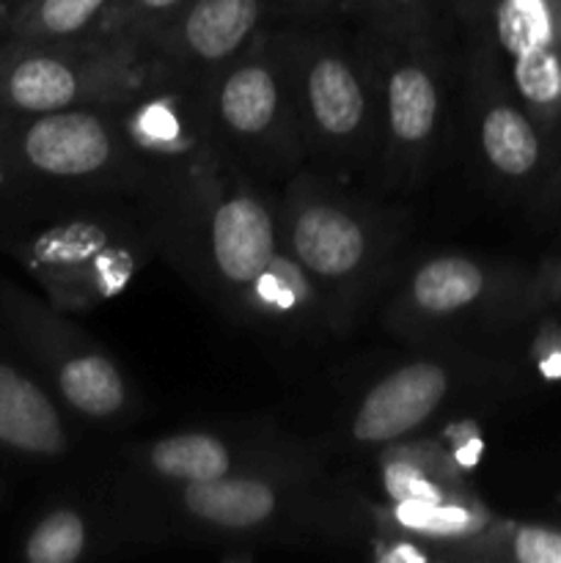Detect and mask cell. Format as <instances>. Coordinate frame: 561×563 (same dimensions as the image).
<instances>
[{
	"instance_id": "cell-14",
	"label": "cell",
	"mask_w": 561,
	"mask_h": 563,
	"mask_svg": "<svg viewBox=\"0 0 561 563\" xmlns=\"http://www.w3.org/2000/svg\"><path fill=\"white\" fill-rule=\"evenodd\" d=\"M482 154L490 168L509 179H522L539 165L542 143L537 126L512 102H495L484 110L479 124Z\"/></svg>"
},
{
	"instance_id": "cell-6",
	"label": "cell",
	"mask_w": 561,
	"mask_h": 563,
	"mask_svg": "<svg viewBox=\"0 0 561 563\" xmlns=\"http://www.w3.org/2000/svg\"><path fill=\"white\" fill-rule=\"evenodd\" d=\"M209 256L229 286L262 284L278 258V234L267 203L251 192L220 198L209 218Z\"/></svg>"
},
{
	"instance_id": "cell-10",
	"label": "cell",
	"mask_w": 561,
	"mask_h": 563,
	"mask_svg": "<svg viewBox=\"0 0 561 563\" xmlns=\"http://www.w3.org/2000/svg\"><path fill=\"white\" fill-rule=\"evenodd\" d=\"M440 82L424 60H396L383 80V113L388 143L413 159L432 146L440 124Z\"/></svg>"
},
{
	"instance_id": "cell-23",
	"label": "cell",
	"mask_w": 561,
	"mask_h": 563,
	"mask_svg": "<svg viewBox=\"0 0 561 563\" xmlns=\"http://www.w3.org/2000/svg\"><path fill=\"white\" fill-rule=\"evenodd\" d=\"M462 3H465V5H482V3H490V0H462Z\"/></svg>"
},
{
	"instance_id": "cell-11",
	"label": "cell",
	"mask_w": 561,
	"mask_h": 563,
	"mask_svg": "<svg viewBox=\"0 0 561 563\" xmlns=\"http://www.w3.org/2000/svg\"><path fill=\"white\" fill-rule=\"evenodd\" d=\"M215 110L220 126L240 141H262L278 130L284 91L273 66L258 58L231 66L215 93Z\"/></svg>"
},
{
	"instance_id": "cell-5",
	"label": "cell",
	"mask_w": 561,
	"mask_h": 563,
	"mask_svg": "<svg viewBox=\"0 0 561 563\" xmlns=\"http://www.w3.org/2000/svg\"><path fill=\"white\" fill-rule=\"evenodd\" d=\"M449 394V374L435 361H413L394 368L369 388L352 418V438L363 445H385L427 423Z\"/></svg>"
},
{
	"instance_id": "cell-15",
	"label": "cell",
	"mask_w": 561,
	"mask_h": 563,
	"mask_svg": "<svg viewBox=\"0 0 561 563\" xmlns=\"http://www.w3.org/2000/svg\"><path fill=\"white\" fill-rule=\"evenodd\" d=\"M116 0H28L9 22L3 38L36 44H72Z\"/></svg>"
},
{
	"instance_id": "cell-19",
	"label": "cell",
	"mask_w": 561,
	"mask_h": 563,
	"mask_svg": "<svg viewBox=\"0 0 561 563\" xmlns=\"http://www.w3.org/2000/svg\"><path fill=\"white\" fill-rule=\"evenodd\" d=\"M396 515L405 526L435 533H457L468 526L465 511L443 509L440 504H424V500H402Z\"/></svg>"
},
{
	"instance_id": "cell-22",
	"label": "cell",
	"mask_w": 561,
	"mask_h": 563,
	"mask_svg": "<svg viewBox=\"0 0 561 563\" xmlns=\"http://www.w3.org/2000/svg\"><path fill=\"white\" fill-rule=\"evenodd\" d=\"M372 9H377L385 16H399V20H416L427 14L432 0H366Z\"/></svg>"
},
{
	"instance_id": "cell-18",
	"label": "cell",
	"mask_w": 561,
	"mask_h": 563,
	"mask_svg": "<svg viewBox=\"0 0 561 563\" xmlns=\"http://www.w3.org/2000/svg\"><path fill=\"white\" fill-rule=\"evenodd\" d=\"M88 544L86 522L77 511L55 509L31 528L22 555L31 563H75Z\"/></svg>"
},
{
	"instance_id": "cell-9",
	"label": "cell",
	"mask_w": 561,
	"mask_h": 563,
	"mask_svg": "<svg viewBox=\"0 0 561 563\" xmlns=\"http://www.w3.org/2000/svg\"><path fill=\"white\" fill-rule=\"evenodd\" d=\"M0 449L50 460L66 451V429L53 396L11 357L0 355Z\"/></svg>"
},
{
	"instance_id": "cell-12",
	"label": "cell",
	"mask_w": 561,
	"mask_h": 563,
	"mask_svg": "<svg viewBox=\"0 0 561 563\" xmlns=\"http://www.w3.org/2000/svg\"><path fill=\"white\" fill-rule=\"evenodd\" d=\"M182 504L187 515L223 531H248L273 520L278 493L262 478L220 476L212 482L182 484Z\"/></svg>"
},
{
	"instance_id": "cell-17",
	"label": "cell",
	"mask_w": 561,
	"mask_h": 563,
	"mask_svg": "<svg viewBox=\"0 0 561 563\" xmlns=\"http://www.w3.org/2000/svg\"><path fill=\"white\" fill-rule=\"evenodd\" d=\"M148 465L168 482H212L231 473V451L215 434H170L148 449Z\"/></svg>"
},
{
	"instance_id": "cell-8",
	"label": "cell",
	"mask_w": 561,
	"mask_h": 563,
	"mask_svg": "<svg viewBox=\"0 0 561 563\" xmlns=\"http://www.w3.org/2000/svg\"><path fill=\"white\" fill-rule=\"evenodd\" d=\"M273 0H190L168 27L187 60L220 66L256 36Z\"/></svg>"
},
{
	"instance_id": "cell-1",
	"label": "cell",
	"mask_w": 561,
	"mask_h": 563,
	"mask_svg": "<svg viewBox=\"0 0 561 563\" xmlns=\"http://www.w3.org/2000/svg\"><path fill=\"white\" fill-rule=\"evenodd\" d=\"M113 152L108 121L91 110L66 108L0 124V163L38 179H86L108 168Z\"/></svg>"
},
{
	"instance_id": "cell-2",
	"label": "cell",
	"mask_w": 561,
	"mask_h": 563,
	"mask_svg": "<svg viewBox=\"0 0 561 563\" xmlns=\"http://www.w3.org/2000/svg\"><path fill=\"white\" fill-rule=\"evenodd\" d=\"M493 42L517 97L539 115L561 110V0H490Z\"/></svg>"
},
{
	"instance_id": "cell-20",
	"label": "cell",
	"mask_w": 561,
	"mask_h": 563,
	"mask_svg": "<svg viewBox=\"0 0 561 563\" xmlns=\"http://www.w3.org/2000/svg\"><path fill=\"white\" fill-rule=\"evenodd\" d=\"M512 555L520 563H561V531L520 528L512 539Z\"/></svg>"
},
{
	"instance_id": "cell-16",
	"label": "cell",
	"mask_w": 561,
	"mask_h": 563,
	"mask_svg": "<svg viewBox=\"0 0 561 563\" xmlns=\"http://www.w3.org/2000/svg\"><path fill=\"white\" fill-rule=\"evenodd\" d=\"M484 273L465 256H440L424 264L410 280V302L424 313L446 317L473 306L484 291Z\"/></svg>"
},
{
	"instance_id": "cell-4",
	"label": "cell",
	"mask_w": 561,
	"mask_h": 563,
	"mask_svg": "<svg viewBox=\"0 0 561 563\" xmlns=\"http://www.w3.org/2000/svg\"><path fill=\"white\" fill-rule=\"evenodd\" d=\"M300 99L317 137L336 148H355L372 124V93L355 58L336 47H319L302 60Z\"/></svg>"
},
{
	"instance_id": "cell-7",
	"label": "cell",
	"mask_w": 561,
	"mask_h": 563,
	"mask_svg": "<svg viewBox=\"0 0 561 563\" xmlns=\"http://www.w3.org/2000/svg\"><path fill=\"white\" fill-rule=\"evenodd\" d=\"M297 262L322 280H346L369 256V234L350 209L330 201L302 203L289 225Z\"/></svg>"
},
{
	"instance_id": "cell-21",
	"label": "cell",
	"mask_w": 561,
	"mask_h": 563,
	"mask_svg": "<svg viewBox=\"0 0 561 563\" xmlns=\"http://www.w3.org/2000/svg\"><path fill=\"white\" fill-rule=\"evenodd\" d=\"M119 9L124 11L127 22L135 25H160L174 20L190 0H116Z\"/></svg>"
},
{
	"instance_id": "cell-3",
	"label": "cell",
	"mask_w": 561,
	"mask_h": 563,
	"mask_svg": "<svg viewBox=\"0 0 561 563\" xmlns=\"http://www.w3.org/2000/svg\"><path fill=\"white\" fill-rule=\"evenodd\" d=\"M69 44L0 42V124L75 108L86 93V71Z\"/></svg>"
},
{
	"instance_id": "cell-13",
	"label": "cell",
	"mask_w": 561,
	"mask_h": 563,
	"mask_svg": "<svg viewBox=\"0 0 561 563\" xmlns=\"http://www.w3.org/2000/svg\"><path fill=\"white\" fill-rule=\"evenodd\" d=\"M53 383L61 399L86 418L119 416L127 405V383L119 366L99 352L50 355Z\"/></svg>"
}]
</instances>
